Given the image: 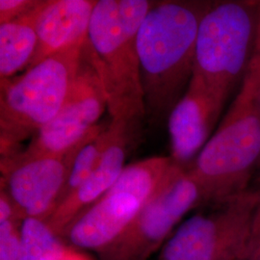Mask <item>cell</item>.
I'll use <instances>...</instances> for the list:
<instances>
[{
	"label": "cell",
	"mask_w": 260,
	"mask_h": 260,
	"mask_svg": "<svg viewBox=\"0 0 260 260\" xmlns=\"http://www.w3.org/2000/svg\"><path fill=\"white\" fill-rule=\"evenodd\" d=\"M212 2L163 1L154 3L137 35L146 116L159 121L178 103L195 67L200 22Z\"/></svg>",
	"instance_id": "cell-1"
},
{
	"label": "cell",
	"mask_w": 260,
	"mask_h": 260,
	"mask_svg": "<svg viewBox=\"0 0 260 260\" xmlns=\"http://www.w3.org/2000/svg\"><path fill=\"white\" fill-rule=\"evenodd\" d=\"M154 2L99 0L83 56L103 86L111 121L131 130L146 117L137 49L140 26Z\"/></svg>",
	"instance_id": "cell-2"
},
{
	"label": "cell",
	"mask_w": 260,
	"mask_h": 260,
	"mask_svg": "<svg viewBox=\"0 0 260 260\" xmlns=\"http://www.w3.org/2000/svg\"><path fill=\"white\" fill-rule=\"evenodd\" d=\"M260 39L251 65L217 129L188 168L206 203L218 204L249 190L260 163Z\"/></svg>",
	"instance_id": "cell-3"
},
{
	"label": "cell",
	"mask_w": 260,
	"mask_h": 260,
	"mask_svg": "<svg viewBox=\"0 0 260 260\" xmlns=\"http://www.w3.org/2000/svg\"><path fill=\"white\" fill-rule=\"evenodd\" d=\"M85 44L49 56L16 78L1 80L2 159L13 156L19 143L53 120L75 81Z\"/></svg>",
	"instance_id": "cell-4"
},
{
	"label": "cell",
	"mask_w": 260,
	"mask_h": 260,
	"mask_svg": "<svg viewBox=\"0 0 260 260\" xmlns=\"http://www.w3.org/2000/svg\"><path fill=\"white\" fill-rule=\"evenodd\" d=\"M259 27L260 1L212 2L198 30L193 75L229 99L250 68Z\"/></svg>",
	"instance_id": "cell-5"
},
{
	"label": "cell",
	"mask_w": 260,
	"mask_h": 260,
	"mask_svg": "<svg viewBox=\"0 0 260 260\" xmlns=\"http://www.w3.org/2000/svg\"><path fill=\"white\" fill-rule=\"evenodd\" d=\"M259 187L214 204L177 226L157 260H249L251 223Z\"/></svg>",
	"instance_id": "cell-6"
},
{
	"label": "cell",
	"mask_w": 260,
	"mask_h": 260,
	"mask_svg": "<svg viewBox=\"0 0 260 260\" xmlns=\"http://www.w3.org/2000/svg\"><path fill=\"white\" fill-rule=\"evenodd\" d=\"M205 193L188 168L173 161L138 215L102 251V260H148L161 250L186 214L205 204Z\"/></svg>",
	"instance_id": "cell-7"
},
{
	"label": "cell",
	"mask_w": 260,
	"mask_h": 260,
	"mask_svg": "<svg viewBox=\"0 0 260 260\" xmlns=\"http://www.w3.org/2000/svg\"><path fill=\"white\" fill-rule=\"evenodd\" d=\"M171 163L170 157L153 156L125 166L115 184L73 222L63 237L78 248L102 251L132 223Z\"/></svg>",
	"instance_id": "cell-8"
},
{
	"label": "cell",
	"mask_w": 260,
	"mask_h": 260,
	"mask_svg": "<svg viewBox=\"0 0 260 260\" xmlns=\"http://www.w3.org/2000/svg\"><path fill=\"white\" fill-rule=\"evenodd\" d=\"M107 123L92 136L62 154L22 156L16 154L1 161L2 186L20 217L47 220L55 210L75 158L86 144L95 138Z\"/></svg>",
	"instance_id": "cell-9"
},
{
	"label": "cell",
	"mask_w": 260,
	"mask_h": 260,
	"mask_svg": "<svg viewBox=\"0 0 260 260\" xmlns=\"http://www.w3.org/2000/svg\"><path fill=\"white\" fill-rule=\"evenodd\" d=\"M107 108L101 80L92 65L82 56L75 81L61 109L34 136L22 156L62 154L92 136L98 121Z\"/></svg>",
	"instance_id": "cell-10"
},
{
	"label": "cell",
	"mask_w": 260,
	"mask_h": 260,
	"mask_svg": "<svg viewBox=\"0 0 260 260\" xmlns=\"http://www.w3.org/2000/svg\"><path fill=\"white\" fill-rule=\"evenodd\" d=\"M228 99L193 75L184 94L168 117L171 160L181 167L193 164L211 138Z\"/></svg>",
	"instance_id": "cell-11"
},
{
	"label": "cell",
	"mask_w": 260,
	"mask_h": 260,
	"mask_svg": "<svg viewBox=\"0 0 260 260\" xmlns=\"http://www.w3.org/2000/svg\"><path fill=\"white\" fill-rule=\"evenodd\" d=\"M96 2L47 0L38 19V46L28 68L68 47L84 45Z\"/></svg>",
	"instance_id": "cell-12"
},
{
	"label": "cell",
	"mask_w": 260,
	"mask_h": 260,
	"mask_svg": "<svg viewBox=\"0 0 260 260\" xmlns=\"http://www.w3.org/2000/svg\"><path fill=\"white\" fill-rule=\"evenodd\" d=\"M128 135L129 130L125 128L117 133L99 166L47 218V223L58 235L63 237L73 222L94 205L118 180L125 168Z\"/></svg>",
	"instance_id": "cell-13"
},
{
	"label": "cell",
	"mask_w": 260,
	"mask_h": 260,
	"mask_svg": "<svg viewBox=\"0 0 260 260\" xmlns=\"http://www.w3.org/2000/svg\"><path fill=\"white\" fill-rule=\"evenodd\" d=\"M46 1L34 9L8 22L0 24V77L12 78L28 68L38 46L37 23Z\"/></svg>",
	"instance_id": "cell-14"
},
{
	"label": "cell",
	"mask_w": 260,
	"mask_h": 260,
	"mask_svg": "<svg viewBox=\"0 0 260 260\" xmlns=\"http://www.w3.org/2000/svg\"><path fill=\"white\" fill-rule=\"evenodd\" d=\"M47 220L25 218L20 225L19 260H57L69 246Z\"/></svg>",
	"instance_id": "cell-15"
},
{
	"label": "cell",
	"mask_w": 260,
	"mask_h": 260,
	"mask_svg": "<svg viewBox=\"0 0 260 260\" xmlns=\"http://www.w3.org/2000/svg\"><path fill=\"white\" fill-rule=\"evenodd\" d=\"M22 221L18 216L0 219V260H19Z\"/></svg>",
	"instance_id": "cell-16"
},
{
	"label": "cell",
	"mask_w": 260,
	"mask_h": 260,
	"mask_svg": "<svg viewBox=\"0 0 260 260\" xmlns=\"http://www.w3.org/2000/svg\"><path fill=\"white\" fill-rule=\"evenodd\" d=\"M41 1V0H40ZM37 0H0V24L17 19L34 9Z\"/></svg>",
	"instance_id": "cell-17"
},
{
	"label": "cell",
	"mask_w": 260,
	"mask_h": 260,
	"mask_svg": "<svg viewBox=\"0 0 260 260\" xmlns=\"http://www.w3.org/2000/svg\"><path fill=\"white\" fill-rule=\"evenodd\" d=\"M249 260H260V187L259 199L255 206L251 223V245Z\"/></svg>",
	"instance_id": "cell-18"
},
{
	"label": "cell",
	"mask_w": 260,
	"mask_h": 260,
	"mask_svg": "<svg viewBox=\"0 0 260 260\" xmlns=\"http://www.w3.org/2000/svg\"><path fill=\"white\" fill-rule=\"evenodd\" d=\"M57 260H92L90 259L83 252L76 251L75 249L69 247L68 250Z\"/></svg>",
	"instance_id": "cell-19"
},
{
	"label": "cell",
	"mask_w": 260,
	"mask_h": 260,
	"mask_svg": "<svg viewBox=\"0 0 260 260\" xmlns=\"http://www.w3.org/2000/svg\"><path fill=\"white\" fill-rule=\"evenodd\" d=\"M256 105H257V108H258V112H259L260 115V88L259 91L257 93V96H256ZM256 180L259 183L260 187V163L259 166H258V170H257V173H256Z\"/></svg>",
	"instance_id": "cell-20"
},
{
	"label": "cell",
	"mask_w": 260,
	"mask_h": 260,
	"mask_svg": "<svg viewBox=\"0 0 260 260\" xmlns=\"http://www.w3.org/2000/svg\"><path fill=\"white\" fill-rule=\"evenodd\" d=\"M259 36H260V27H259Z\"/></svg>",
	"instance_id": "cell-21"
}]
</instances>
